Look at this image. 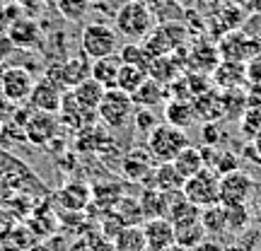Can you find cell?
<instances>
[{
    "label": "cell",
    "mask_w": 261,
    "mask_h": 251,
    "mask_svg": "<svg viewBox=\"0 0 261 251\" xmlns=\"http://www.w3.org/2000/svg\"><path fill=\"white\" fill-rule=\"evenodd\" d=\"M158 19L152 15L148 3H138V0H126L121 8L116 10L114 17V29L116 34L128 39V44H140L155 29Z\"/></svg>",
    "instance_id": "1"
},
{
    "label": "cell",
    "mask_w": 261,
    "mask_h": 251,
    "mask_svg": "<svg viewBox=\"0 0 261 251\" xmlns=\"http://www.w3.org/2000/svg\"><path fill=\"white\" fill-rule=\"evenodd\" d=\"M0 177L15 188V193H48L44 181L27 167V162H22L19 157H15L12 152H5V150H0Z\"/></svg>",
    "instance_id": "2"
},
{
    "label": "cell",
    "mask_w": 261,
    "mask_h": 251,
    "mask_svg": "<svg viewBox=\"0 0 261 251\" xmlns=\"http://www.w3.org/2000/svg\"><path fill=\"white\" fill-rule=\"evenodd\" d=\"M80 48H83V56H87L90 61L114 56L119 53V34L107 22H90L85 24L80 34Z\"/></svg>",
    "instance_id": "3"
},
{
    "label": "cell",
    "mask_w": 261,
    "mask_h": 251,
    "mask_svg": "<svg viewBox=\"0 0 261 251\" xmlns=\"http://www.w3.org/2000/svg\"><path fill=\"white\" fill-rule=\"evenodd\" d=\"M187 145H191L189 133L181 128H174L169 123H160L158 128L145 138V148H148V152L152 155L155 162H172Z\"/></svg>",
    "instance_id": "4"
},
{
    "label": "cell",
    "mask_w": 261,
    "mask_h": 251,
    "mask_svg": "<svg viewBox=\"0 0 261 251\" xmlns=\"http://www.w3.org/2000/svg\"><path fill=\"white\" fill-rule=\"evenodd\" d=\"M133 111H136V104L130 99L126 92L121 90H104V97L99 106H97V116L99 121L107 126V128H114V130H121L126 128L133 119Z\"/></svg>",
    "instance_id": "5"
},
{
    "label": "cell",
    "mask_w": 261,
    "mask_h": 251,
    "mask_svg": "<svg viewBox=\"0 0 261 251\" xmlns=\"http://www.w3.org/2000/svg\"><path fill=\"white\" fill-rule=\"evenodd\" d=\"M218 186H220V177L213 169L203 167L198 174H194V177H189L184 181L181 196L189 203L198 205V208H211V205H218Z\"/></svg>",
    "instance_id": "6"
},
{
    "label": "cell",
    "mask_w": 261,
    "mask_h": 251,
    "mask_svg": "<svg viewBox=\"0 0 261 251\" xmlns=\"http://www.w3.org/2000/svg\"><path fill=\"white\" fill-rule=\"evenodd\" d=\"M256 191V179L249 177L247 172L237 169L232 174L220 177V186H218V203L223 208H232V205H247L252 201V193Z\"/></svg>",
    "instance_id": "7"
},
{
    "label": "cell",
    "mask_w": 261,
    "mask_h": 251,
    "mask_svg": "<svg viewBox=\"0 0 261 251\" xmlns=\"http://www.w3.org/2000/svg\"><path fill=\"white\" fill-rule=\"evenodd\" d=\"M34 82L37 80H34V75L29 73L27 68H22V65L5 68L0 73V97L5 99V104H12V106L27 104Z\"/></svg>",
    "instance_id": "8"
},
{
    "label": "cell",
    "mask_w": 261,
    "mask_h": 251,
    "mask_svg": "<svg viewBox=\"0 0 261 251\" xmlns=\"http://www.w3.org/2000/svg\"><path fill=\"white\" fill-rule=\"evenodd\" d=\"M90 65H92V61L83 56V53L80 56H70L61 61V63L51 65L46 77L65 92V90H73V87H77L80 82H85L90 77Z\"/></svg>",
    "instance_id": "9"
},
{
    "label": "cell",
    "mask_w": 261,
    "mask_h": 251,
    "mask_svg": "<svg viewBox=\"0 0 261 251\" xmlns=\"http://www.w3.org/2000/svg\"><path fill=\"white\" fill-rule=\"evenodd\" d=\"M58 128H61V121H58L56 114L32 111L22 130H24V140L27 143L37 145V148H46L51 140L58 138Z\"/></svg>",
    "instance_id": "10"
},
{
    "label": "cell",
    "mask_w": 261,
    "mask_h": 251,
    "mask_svg": "<svg viewBox=\"0 0 261 251\" xmlns=\"http://www.w3.org/2000/svg\"><path fill=\"white\" fill-rule=\"evenodd\" d=\"M155 164L158 162L152 159L148 148H130L121 157V177L133 184H148Z\"/></svg>",
    "instance_id": "11"
},
{
    "label": "cell",
    "mask_w": 261,
    "mask_h": 251,
    "mask_svg": "<svg viewBox=\"0 0 261 251\" xmlns=\"http://www.w3.org/2000/svg\"><path fill=\"white\" fill-rule=\"evenodd\" d=\"M63 90L54 85L48 77H41L34 82L32 87V94H29L27 104L34 109V111H44V114H58L61 109V102H63Z\"/></svg>",
    "instance_id": "12"
},
{
    "label": "cell",
    "mask_w": 261,
    "mask_h": 251,
    "mask_svg": "<svg viewBox=\"0 0 261 251\" xmlns=\"http://www.w3.org/2000/svg\"><path fill=\"white\" fill-rule=\"evenodd\" d=\"M56 203L68 213H80L92 203V186L80 179H73L56 191Z\"/></svg>",
    "instance_id": "13"
},
{
    "label": "cell",
    "mask_w": 261,
    "mask_h": 251,
    "mask_svg": "<svg viewBox=\"0 0 261 251\" xmlns=\"http://www.w3.org/2000/svg\"><path fill=\"white\" fill-rule=\"evenodd\" d=\"M8 37L15 48H27V51H32V48L41 46V27L37 24V19H32V17L12 19V22H10V29H8Z\"/></svg>",
    "instance_id": "14"
},
{
    "label": "cell",
    "mask_w": 261,
    "mask_h": 251,
    "mask_svg": "<svg viewBox=\"0 0 261 251\" xmlns=\"http://www.w3.org/2000/svg\"><path fill=\"white\" fill-rule=\"evenodd\" d=\"M261 51V46L256 41L242 34H230L225 37V41L218 44V53H220V61H240V63H247L249 58H254Z\"/></svg>",
    "instance_id": "15"
},
{
    "label": "cell",
    "mask_w": 261,
    "mask_h": 251,
    "mask_svg": "<svg viewBox=\"0 0 261 251\" xmlns=\"http://www.w3.org/2000/svg\"><path fill=\"white\" fill-rule=\"evenodd\" d=\"M143 234H145L150 251H167L169 246H174V227H172L167 217L145 220L143 222Z\"/></svg>",
    "instance_id": "16"
},
{
    "label": "cell",
    "mask_w": 261,
    "mask_h": 251,
    "mask_svg": "<svg viewBox=\"0 0 261 251\" xmlns=\"http://www.w3.org/2000/svg\"><path fill=\"white\" fill-rule=\"evenodd\" d=\"M179 193H165V191H158V188H145L140 193L138 203H140V210H143V217L145 220H155V217H167L169 213V205L172 201L177 198Z\"/></svg>",
    "instance_id": "17"
},
{
    "label": "cell",
    "mask_w": 261,
    "mask_h": 251,
    "mask_svg": "<svg viewBox=\"0 0 261 251\" xmlns=\"http://www.w3.org/2000/svg\"><path fill=\"white\" fill-rule=\"evenodd\" d=\"M213 82L220 90H240L247 82V63L240 61H220L213 70Z\"/></svg>",
    "instance_id": "18"
},
{
    "label": "cell",
    "mask_w": 261,
    "mask_h": 251,
    "mask_svg": "<svg viewBox=\"0 0 261 251\" xmlns=\"http://www.w3.org/2000/svg\"><path fill=\"white\" fill-rule=\"evenodd\" d=\"M148 184L152 188H158V191H165V193H181L184 179L179 177V172L174 169L172 162H158L152 174H150Z\"/></svg>",
    "instance_id": "19"
},
{
    "label": "cell",
    "mask_w": 261,
    "mask_h": 251,
    "mask_svg": "<svg viewBox=\"0 0 261 251\" xmlns=\"http://www.w3.org/2000/svg\"><path fill=\"white\" fill-rule=\"evenodd\" d=\"M167 220L172 222L174 230H184V227H191V225H198L201 220V208L194 203H189L184 196L179 193L172 205H169V213H167Z\"/></svg>",
    "instance_id": "20"
},
{
    "label": "cell",
    "mask_w": 261,
    "mask_h": 251,
    "mask_svg": "<svg viewBox=\"0 0 261 251\" xmlns=\"http://www.w3.org/2000/svg\"><path fill=\"white\" fill-rule=\"evenodd\" d=\"M119 70H121V58L119 53L107 58H97L90 65V77L94 82H99L104 90H114L116 87V77H119Z\"/></svg>",
    "instance_id": "21"
},
{
    "label": "cell",
    "mask_w": 261,
    "mask_h": 251,
    "mask_svg": "<svg viewBox=\"0 0 261 251\" xmlns=\"http://www.w3.org/2000/svg\"><path fill=\"white\" fill-rule=\"evenodd\" d=\"M68 92L73 94L75 104H77L83 111L97 114V106H99V102H102V97H104V87L99 82H94L92 77H87L85 82H80L77 87L68 90Z\"/></svg>",
    "instance_id": "22"
},
{
    "label": "cell",
    "mask_w": 261,
    "mask_h": 251,
    "mask_svg": "<svg viewBox=\"0 0 261 251\" xmlns=\"http://www.w3.org/2000/svg\"><path fill=\"white\" fill-rule=\"evenodd\" d=\"M220 63V53H218V46L215 44H208V41H198L191 51H189V65L194 68L196 73H213Z\"/></svg>",
    "instance_id": "23"
},
{
    "label": "cell",
    "mask_w": 261,
    "mask_h": 251,
    "mask_svg": "<svg viewBox=\"0 0 261 251\" xmlns=\"http://www.w3.org/2000/svg\"><path fill=\"white\" fill-rule=\"evenodd\" d=\"M162 116H165V123L174 126V128H181V130H189V126L196 121L191 99H177V97H172L165 104V114Z\"/></svg>",
    "instance_id": "24"
},
{
    "label": "cell",
    "mask_w": 261,
    "mask_h": 251,
    "mask_svg": "<svg viewBox=\"0 0 261 251\" xmlns=\"http://www.w3.org/2000/svg\"><path fill=\"white\" fill-rule=\"evenodd\" d=\"M194 106V116L201 119L203 123H218L223 119V104H220V94L218 92H203L191 99Z\"/></svg>",
    "instance_id": "25"
},
{
    "label": "cell",
    "mask_w": 261,
    "mask_h": 251,
    "mask_svg": "<svg viewBox=\"0 0 261 251\" xmlns=\"http://www.w3.org/2000/svg\"><path fill=\"white\" fill-rule=\"evenodd\" d=\"M179 73H181V63L174 61L172 53H169V56L152 58V63L148 65V77H152L155 82L165 85V87H169V85L174 82L179 77Z\"/></svg>",
    "instance_id": "26"
},
{
    "label": "cell",
    "mask_w": 261,
    "mask_h": 251,
    "mask_svg": "<svg viewBox=\"0 0 261 251\" xmlns=\"http://www.w3.org/2000/svg\"><path fill=\"white\" fill-rule=\"evenodd\" d=\"M114 251H148V242L143 234V225H126L112 239Z\"/></svg>",
    "instance_id": "27"
},
{
    "label": "cell",
    "mask_w": 261,
    "mask_h": 251,
    "mask_svg": "<svg viewBox=\"0 0 261 251\" xmlns=\"http://www.w3.org/2000/svg\"><path fill=\"white\" fill-rule=\"evenodd\" d=\"M165 92H167L165 85H160V82H155L152 77H148L136 92L130 94V99L136 104V109H152V106H158V104L165 102Z\"/></svg>",
    "instance_id": "28"
},
{
    "label": "cell",
    "mask_w": 261,
    "mask_h": 251,
    "mask_svg": "<svg viewBox=\"0 0 261 251\" xmlns=\"http://www.w3.org/2000/svg\"><path fill=\"white\" fill-rule=\"evenodd\" d=\"M172 164H174V169L179 172V177L187 181L189 177H194V174H198L201 169L205 167L203 162V155H201V150L194 148V145H187V148L179 152L177 157L172 159Z\"/></svg>",
    "instance_id": "29"
},
{
    "label": "cell",
    "mask_w": 261,
    "mask_h": 251,
    "mask_svg": "<svg viewBox=\"0 0 261 251\" xmlns=\"http://www.w3.org/2000/svg\"><path fill=\"white\" fill-rule=\"evenodd\" d=\"M201 227H203L205 237H220V234H227L225 232V208L220 203L218 205H211V208H201Z\"/></svg>",
    "instance_id": "30"
},
{
    "label": "cell",
    "mask_w": 261,
    "mask_h": 251,
    "mask_svg": "<svg viewBox=\"0 0 261 251\" xmlns=\"http://www.w3.org/2000/svg\"><path fill=\"white\" fill-rule=\"evenodd\" d=\"M145 80H148V70L121 63V70H119V77H116V90H121V92H126L130 97Z\"/></svg>",
    "instance_id": "31"
},
{
    "label": "cell",
    "mask_w": 261,
    "mask_h": 251,
    "mask_svg": "<svg viewBox=\"0 0 261 251\" xmlns=\"http://www.w3.org/2000/svg\"><path fill=\"white\" fill-rule=\"evenodd\" d=\"M220 104H223V119H242L247 111V97L240 90H223L220 92Z\"/></svg>",
    "instance_id": "32"
},
{
    "label": "cell",
    "mask_w": 261,
    "mask_h": 251,
    "mask_svg": "<svg viewBox=\"0 0 261 251\" xmlns=\"http://www.w3.org/2000/svg\"><path fill=\"white\" fill-rule=\"evenodd\" d=\"M249 208L247 205H232L225 208V232L227 234H242L249 227Z\"/></svg>",
    "instance_id": "33"
},
{
    "label": "cell",
    "mask_w": 261,
    "mask_h": 251,
    "mask_svg": "<svg viewBox=\"0 0 261 251\" xmlns=\"http://www.w3.org/2000/svg\"><path fill=\"white\" fill-rule=\"evenodd\" d=\"M114 213L121 217L123 225H143V222H145V217H143V210H140L138 198H126V196H123L121 201L116 203Z\"/></svg>",
    "instance_id": "34"
},
{
    "label": "cell",
    "mask_w": 261,
    "mask_h": 251,
    "mask_svg": "<svg viewBox=\"0 0 261 251\" xmlns=\"http://www.w3.org/2000/svg\"><path fill=\"white\" fill-rule=\"evenodd\" d=\"M203 239H208V237H205L201 222L191 225V227H184V230H174V244H177V246H181V249H187V251L196 249V246L203 242Z\"/></svg>",
    "instance_id": "35"
},
{
    "label": "cell",
    "mask_w": 261,
    "mask_h": 251,
    "mask_svg": "<svg viewBox=\"0 0 261 251\" xmlns=\"http://www.w3.org/2000/svg\"><path fill=\"white\" fill-rule=\"evenodd\" d=\"M119 58H121V63L136 65V68H143V70H148V65L152 63V58L148 56V51L140 46V44H126L119 51Z\"/></svg>",
    "instance_id": "36"
},
{
    "label": "cell",
    "mask_w": 261,
    "mask_h": 251,
    "mask_svg": "<svg viewBox=\"0 0 261 251\" xmlns=\"http://www.w3.org/2000/svg\"><path fill=\"white\" fill-rule=\"evenodd\" d=\"M242 133L244 138L252 140L256 133H261V104L247 102V111L242 114Z\"/></svg>",
    "instance_id": "37"
},
{
    "label": "cell",
    "mask_w": 261,
    "mask_h": 251,
    "mask_svg": "<svg viewBox=\"0 0 261 251\" xmlns=\"http://www.w3.org/2000/svg\"><path fill=\"white\" fill-rule=\"evenodd\" d=\"M242 167V159L237 157L234 152H218L215 150V157H213V164H211V169H213L218 177H225V174H232V172H237V169Z\"/></svg>",
    "instance_id": "38"
},
{
    "label": "cell",
    "mask_w": 261,
    "mask_h": 251,
    "mask_svg": "<svg viewBox=\"0 0 261 251\" xmlns=\"http://www.w3.org/2000/svg\"><path fill=\"white\" fill-rule=\"evenodd\" d=\"M56 8L68 22H80L87 15L90 3L87 0H56Z\"/></svg>",
    "instance_id": "39"
},
{
    "label": "cell",
    "mask_w": 261,
    "mask_h": 251,
    "mask_svg": "<svg viewBox=\"0 0 261 251\" xmlns=\"http://www.w3.org/2000/svg\"><path fill=\"white\" fill-rule=\"evenodd\" d=\"M130 123H133V128L138 130L140 135H145V138H148L150 133L160 126L158 116H155V111H152V109H136V111H133Z\"/></svg>",
    "instance_id": "40"
},
{
    "label": "cell",
    "mask_w": 261,
    "mask_h": 251,
    "mask_svg": "<svg viewBox=\"0 0 261 251\" xmlns=\"http://www.w3.org/2000/svg\"><path fill=\"white\" fill-rule=\"evenodd\" d=\"M15 222H17L15 213L8 210V208H0V242L8 239V234L15 230Z\"/></svg>",
    "instance_id": "41"
},
{
    "label": "cell",
    "mask_w": 261,
    "mask_h": 251,
    "mask_svg": "<svg viewBox=\"0 0 261 251\" xmlns=\"http://www.w3.org/2000/svg\"><path fill=\"white\" fill-rule=\"evenodd\" d=\"M121 227H126V225H123V222H121V217H119V215H116V213L112 210V213L104 217V225H102L104 232H102V234H107L109 239H114L116 234L121 232Z\"/></svg>",
    "instance_id": "42"
},
{
    "label": "cell",
    "mask_w": 261,
    "mask_h": 251,
    "mask_svg": "<svg viewBox=\"0 0 261 251\" xmlns=\"http://www.w3.org/2000/svg\"><path fill=\"white\" fill-rule=\"evenodd\" d=\"M201 135H203V143L208 148H215L218 140H220V130H218V123H203L201 128Z\"/></svg>",
    "instance_id": "43"
},
{
    "label": "cell",
    "mask_w": 261,
    "mask_h": 251,
    "mask_svg": "<svg viewBox=\"0 0 261 251\" xmlns=\"http://www.w3.org/2000/svg\"><path fill=\"white\" fill-rule=\"evenodd\" d=\"M259 82L261 85V53L247 61V82Z\"/></svg>",
    "instance_id": "44"
},
{
    "label": "cell",
    "mask_w": 261,
    "mask_h": 251,
    "mask_svg": "<svg viewBox=\"0 0 261 251\" xmlns=\"http://www.w3.org/2000/svg\"><path fill=\"white\" fill-rule=\"evenodd\" d=\"M15 188L10 186L8 181H5V179L0 177V208H8L10 203H12V198H15Z\"/></svg>",
    "instance_id": "45"
},
{
    "label": "cell",
    "mask_w": 261,
    "mask_h": 251,
    "mask_svg": "<svg viewBox=\"0 0 261 251\" xmlns=\"http://www.w3.org/2000/svg\"><path fill=\"white\" fill-rule=\"evenodd\" d=\"M249 152V157L256 159L261 164V133H256L252 140H249V145H247V150H244V155Z\"/></svg>",
    "instance_id": "46"
},
{
    "label": "cell",
    "mask_w": 261,
    "mask_h": 251,
    "mask_svg": "<svg viewBox=\"0 0 261 251\" xmlns=\"http://www.w3.org/2000/svg\"><path fill=\"white\" fill-rule=\"evenodd\" d=\"M12 41H10V37H8V32L5 29H0V61L3 58H8L10 53H12Z\"/></svg>",
    "instance_id": "47"
},
{
    "label": "cell",
    "mask_w": 261,
    "mask_h": 251,
    "mask_svg": "<svg viewBox=\"0 0 261 251\" xmlns=\"http://www.w3.org/2000/svg\"><path fill=\"white\" fill-rule=\"evenodd\" d=\"M191 251H223V246L215 242V239H203V242L198 244L196 249H191Z\"/></svg>",
    "instance_id": "48"
},
{
    "label": "cell",
    "mask_w": 261,
    "mask_h": 251,
    "mask_svg": "<svg viewBox=\"0 0 261 251\" xmlns=\"http://www.w3.org/2000/svg\"><path fill=\"white\" fill-rule=\"evenodd\" d=\"M90 5H99V3H104V0H87Z\"/></svg>",
    "instance_id": "49"
},
{
    "label": "cell",
    "mask_w": 261,
    "mask_h": 251,
    "mask_svg": "<svg viewBox=\"0 0 261 251\" xmlns=\"http://www.w3.org/2000/svg\"><path fill=\"white\" fill-rule=\"evenodd\" d=\"M0 130H3V121H0Z\"/></svg>",
    "instance_id": "50"
},
{
    "label": "cell",
    "mask_w": 261,
    "mask_h": 251,
    "mask_svg": "<svg viewBox=\"0 0 261 251\" xmlns=\"http://www.w3.org/2000/svg\"><path fill=\"white\" fill-rule=\"evenodd\" d=\"M148 251H150V249H148Z\"/></svg>",
    "instance_id": "51"
}]
</instances>
